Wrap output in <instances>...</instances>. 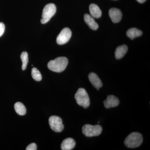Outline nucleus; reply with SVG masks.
<instances>
[{
    "mask_svg": "<svg viewBox=\"0 0 150 150\" xmlns=\"http://www.w3.org/2000/svg\"><path fill=\"white\" fill-rule=\"evenodd\" d=\"M68 64V59L65 57H60L48 62V67L51 71L61 73L64 71Z\"/></svg>",
    "mask_w": 150,
    "mask_h": 150,
    "instance_id": "nucleus-1",
    "label": "nucleus"
},
{
    "mask_svg": "<svg viewBox=\"0 0 150 150\" xmlns=\"http://www.w3.org/2000/svg\"><path fill=\"white\" fill-rule=\"evenodd\" d=\"M143 140L142 134L138 132H133L126 137L124 144L128 148H137L142 144Z\"/></svg>",
    "mask_w": 150,
    "mask_h": 150,
    "instance_id": "nucleus-2",
    "label": "nucleus"
},
{
    "mask_svg": "<svg viewBox=\"0 0 150 150\" xmlns=\"http://www.w3.org/2000/svg\"><path fill=\"white\" fill-rule=\"evenodd\" d=\"M75 98L77 104L84 108H88L90 104L88 94L83 88H80L75 95Z\"/></svg>",
    "mask_w": 150,
    "mask_h": 150,
    "instance_id": "nucleus-3",
    "label": "nucleus"
},
{
    "mask_svg": "<svg viewBox=\"0 0 150 150\" xmlns=\"http://www.w3.org/2000/svg\"><path fill=\"white\" fill-rule=\"evenodd\" d=\"M102 128L99 125H91L86 124L82 128V132L87 137H91L98 136L101 134Z\"/></svg>",
    "mask_w": 150,
    "mask_h": 150,
    "instance_id": "nucleus-4",
    "label": "nucleus"
},
{
    "mask_svg": "<svg viewBox=\"0 0 150 150\" xmlns=\"http://www.w3.org/2000/svg\"><path fill=\"white\" fill-rule=\"evenodd\" d=\"M56 11V6L54 4H49L46 5L43 11L41 23L45 24L50 21L55 14Z\"/></svg>",
    "mask_w": 150,
    "mask_h": 150,
    "instance_id": "nucleus-5",
    "label": "nucleus"
},
{
    "mask_svg": "<svg viewBox=\"0 0 150 150\" xmlns=\"http://www.w3.org/2000/svg\"><path fill=\"white\" fill-rule=\"evenodd\" d=\"M49 123L51 129L55 132H61L64 130L62 118L59 116H51L49 119Z\"/></svg>",
    "mask_w": 150,
    "mask_h": 150,
    "instance_id": "nucleus-6",
    "label": "nucleus"
},
{
    "mask_svg": "<svg viewBox=\"0 0 150 150\" xmlns=\"http://www.w3.org/2000/svg\"><path fill=\"white\" fill-rule=\"evenodd\" d=\"M72 32L68 28H64L56 38V42L59 45H63L67 43L71 37Z\"/></svg>",
    "mask_w": 150,
    "mask_h": 150,
    "instance_id": "nucleus-7",
    "label": "nucleus"
},
{
    "mask_svg": "<svg viewBox=\"0 0 150 150\" xmlns=\"http://www.w3.org/2000/svg\"><path fill=\"white\" fill-rule=\"evenodd\" d=\"M109 15L113 23H117L121 21L122 17V13L119 9L113 8L109 11Z\"/></svg>",
    "mask_w": 150,
    "mask_h": 150,
    "instance_id": "nucleus-8",
    "label": "nucleus"
},
{
    "mask_svg": "<svg viewBox=\"0 0 150 150\" xmlns=\"http://www.w3.org/2000/svg\"><path fill=\"white\" fill-rule=\"evenodd\" d=\"M105 107L107 108L116 107L119 104V100L118 98L113 95H109L103 102Z\"/></svg>",
    "mask_w": 150,
    "mask_h": 150,
    "instance_id": "nucleus-9",
    "label": "nucleus"
},
{
    "mask_svg": "<svg viewBox=\"0 0 150 150\" xmlns=\"http://www.w3.org/2000/svg\"><path fill=\"white\" fill-rule=\"evenodd\" d=\"M88 79L92 84L97 90L103 86L102 81L98 77L96 74L94 73H91L88 75Z\"/></svg>",
    "mask_w": 150,
    "mask_h": 150,
    "instance_id": "nucleus-10",
    "label": "nucleus"
},
{
    "mask_svg": "<svg viewBox=\"0 0 150 150\" xmlns=\"http://www.w3.org/2000/svg\"><path fill=\"white\" fill-rule=\"evenodd\" d=\"M76 142L74 140L71 138H67L62 142L61 144V149L62 150H71L75 147Z\"/></svg>",
    "mask_w": 150,
    "mask_h": 150,
    "instance_id": "nucleus-11",
    "label": "nucleus"
},
{
    "mask_svg": "<svg viewBox=\"0 0 150 150\" xmlns=\"http://www.w3.org/2000/svg\"><path fill=\"white\" fill-rule=\"evenodd\" d=\"M85 22L89 27L93 30H96L98 28V25L95 21L93 17L90 15L86 14L84 15Z\"/></svg>",
    "mask_w": 150,
    "mask_h": 150,
    "instance_id": "nucleus-12",
    "label": "nucleus"
},
{
    "mask_svg": "<svg viewBox=\"0 0 150 150\" xmlns=\"http://www.w3.org/2000/svg\"><path fill=\"white\" fill-rule=\"evenodd\" d=\"M89 10L91 15L93 17L97 18H99L102 15L101 10L99 8V7L95 4H91L90 5Z\"/></svg>",
    "mask_w": 150,
    "mask_h": 150,
    "instance_id": "nucleus-13",
    "label": "nucleus"
},
{
    "mask_svg": "<svg viewBox=\"0 0 150 150\" xmlns=\"http://www.w3.org/2000/svg\"><path fill=\"white\" fill-rule=\"evenodd\" d=\"M128 47L126 45L118 46L115 51V57L116 59H120L125 56L128 51Z\"/></svg>",
    "mask_w": 150,
    "mask_h": 150,
    "instance_id": "nucleus-14",
    "label": "nucleus"
},
{
    "mask_svg": "<svg viewBox=\"0 0 150 150\" xmlns=\"http://www.w3.org/2000/svg\"><path fill=\"white\" fill-rule=\"evenodd\" d=\"M126 34L130 39H134L136 38L141 36L142 35V30L134 28L128 30Z\"/></svg>",
    "mask_w": 150,
    "mask_h": 150,
    "instance_id": "nucleus-15",
    "label": "nucleus"
},
{
    "mask_svg": "<svg viewBox=\"0 0 150 150\" xmlns=\"http://www.w3.org/2000/svg\"><path fill=\"white\" fill-rule=\"evenodd\" d=\"M14 109L17 113L18 115H25L26 113V108L24 105L21 103H16L14 105Z\"/></svg>",
    "mask_w": 150,
    "mask_h": 150,
    "instance_id": "nucleus-16",
    "label": "nucleus"
},
{
    "mask_svg": "<svg viewBox=\"0 0 150 150\" xmlns=\"http://www.w3.org/2000/svg\"><path fill=\"white\" fill-rule=\"evenodd\" d=\"M21 59L22 62V69L25 70L27 67L28 63V54L26 52H23L21 55Z\"/></svg>",
    "mask_w": 150,
    "mask_h": 150,
    "instance_id": "nucleus-17",
    "label": "nucleus"
},
{
    "mask_svg": "<svg viewBox=\"0 0 150 150\" xmlns=\"http://www.w3.org/2000/svg\"><path fill=\"white\" fill-rule=\"evenodd\" d=\"M31 75L33 79L37 81H40L42 80V76L39 70L36 68H33L31 71Z\"/></svg>",
    "mask_w": 150,
    "mask_h": 150,
    "instance_id": "nucleus-18",
    "label": "nucleus"
},
{
    "mask_svg": "<svg viewBox=\"0 0 150 150\" xmlns=\"http://www.w3.org/2000/svg\"><path fill=\"white\" fill-rule=\"evenodd\" d=\"M37 145L35 143H32L28 145L26 148V150H37Z\"/></svg>",
    "mask_w": 150,
    "mask_h": 150,
    "instance_id": "nucleus-19",
    "label": "nucleus"
},
{
    "mask_svg": "<svg viewBox=\"0 0 150 150\" xmlns=\"http://www.w3.org/2000/svg\"><path fill=\"white\" fill-rule=\"evenodd\" d=\"M5 26L3 23H0V37L4 34V33Z\"/></svg>",
    "mask_w": 150,
    "mask_h": 150,
    "instance_id": "nucleus-20",
    "label": "nucleus"
},
{
    "mask_svg": "<svg viewBox=\"0 0 150 150\" xmlns=\"http://www.w3.org/2000/svg\"><path fill=\"white\" fill-rule=\"evenodd\" d=\"M146 0H137V1L140 3H143L145 2Z\"/></svg>",
    "mask_w": 150,
    "mask_h": 150,
    "instance_id": "nucleus-21",
    "label": "nucleus"
},
{
    "mask_svg": "<svg viewBox=\"0 0 150 150\" xmlns=\"http://www.w3.org/2000/svg\"><path fill=\"white\" fill-rule=\"evenodd\" d=\"M114 1H117V0H114Z\"/></svg>",
    "mask_w": 150,
    "mask_h": 150,
    "instance_id": "nucleus-22",
    "label": "nucleus"
}]
</instances>
